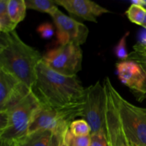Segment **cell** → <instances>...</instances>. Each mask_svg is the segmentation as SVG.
Returning <instances> with one entry per match:
<instances>
[{
  "instance_id": "obj_1",
  "label": "cell",
  "mask_w": 146,
  "mask_h": 146,
  "mask_svg": "<svg viewBox=\"0 0 146 146\" xmlns=\"http://www.w3.org/2000/svg\"><path fill=\"white\" fill-rule=\"evenodd\" d=\"M34 92L42 105L60 111L84 113L86 88L77 76H68L50 68L44 61L36 68Z\"/></svg>"
},
{
  "instance_id": "obj_2",
  "label": "cell",
  "mask_w": 146,
  "mask_h": 146,
  "mask_svg": "<svg viewBox=\"0 0 146 146\" xmlns=\"http://www.w3.org/2000/svg\"><path fill=\"white\" fill-rule=\"evenodd\" d=\"M42 59L39 51L23 41L16 31L1 33L0 68L32 91L36 81V68Z\"/></svg>"
},
{
  "instance_id": "obj_3",
  "label": "cell",
  "mask_w": 146,
  "mask_h": 146,
  "mask_svg": "<svg viewBox=\"0 0 146 146\" xmlns=\"http://www.w3.org/2000/svg\"><path fill=\"white\" fill-rule=\"evenodd\" d=\"M104 81L111 91L123 128L131 143L146 146V108L136 106L125 100L114 88L108 77Z\"/></svg>"
},
{
  "instance_id": "obj_4",
  "label": "cell",
  "mask_w": 146,
  "mask_h": 146,
  "mask_svg": "<svg viewBox=\"0 0 146 146\" xmlns=\"http://www.w3.org/2000/svg\"><path fill=\"white\" fill-rule=\"evenodd\" d=\"M41 104L34 91L18 104L4 112L7 115L5 128L0 131V141L11 143L28 134L30 124Z\"/></svg>"
},
{
  "instance_id": "obj_5",
  "label": "cell",
  "mask_w": 146,
  "mask_h": 146,
  "mask_svg": "<svg viewBox=\"0 0 146 146\" xmlns=\"http://www.w3.org/2000/svg\"><path fill=\"white\" fill-rule=\"evenodd\" d=\"M43 61L56 72L74 76L82 68V50L74 44L60 45L48 51L43 56Z\"/></svg>"
},
{
  "instance_id": "obj_6",
  "label": "cell",
  "mask_w": 146,
  "mask_h": 146,
  "mask_svg": "<svg viewBox=\"0 0 146 146\" xmlns=\"http://www.w3.org/2000/svg\"><path fill=\"white\" fill-rule=\"evenodd\" d=\"M76 117H81V114L76 111H56L41 104L33 118L28 133L48 131L53 133L64 135Z\"/></svg>"
},
{
  "instance_id": "obj_7",
  "label": "cell",
  "mask_w": 146,
  "mask_h": 146,
  "mask_svg": "<svg viewBox=\"0 0 146 146\" xmlns=\"http://www.w3.org/2000/svg\"><path fill=\"white\" fill-rule=\"evenodd\" d=\"M106 95L100 81L86 88V98L82 117L88 122L91 133L106 131Z\"/></svg>"
},
{
  "instance_id": "obj_8",
  "label": "cell",
  "mask_w": 146,
  "mask_h": 146,
  "mask_svg": "<svg viewBox=\"0 0 146 146\" xmlns=\"http://www.w3.org/2000/svg\"><path fill=\"white\" fill-rule=\"evenodd\" d=\"M56 28L57 44H74L81 46L86 41L88 29L85 24L66 15L59 9L51 16Z\"/></svg>"
},
{
  "instance_id": "obj_9",
  "label": "cell",
  "mask_w": 146,
  "mask_h": 146,
  "mask_svg": "<svg viewBox=\"0 0 146 146\" xmlns=\"http://www.w3.org/2000/svg\"><path fill=\"white\" fill-rule=\"evenodd\" d=\"M33 91L11 74L0 68V111H7Z\"/></svg>"
},
{
  "instance_id": "obj_10",
  "label": "cell",
  "mask_w": 146,
  "mask_h": 146,
  "mask_svg": "<svg viewBox=\"0 0 146 146\" xmlns=\"http://www.w3.org/2000/svg\"><path fill=\"white\" fill-rule=\"evenodd\" d=\"M116 72L121 82L131 89L133 95L141 92L145 83V76L139 64L134 61L126 60L117 63Z\"/></svg>"
},
{
  "instance_id": "obj_11",
  "label": "cell",
  "mask_w": 146,
  "mask_h": 146,
  "mask_svg": "<svg viewBox=\"0 0 146 146\" xmlns=\"http://www.w3.org/2000/svg\"><path fill=\"white\" fill-rule=\"evenodd\" d=\"M56 2L70 14L94 23H97V17L110 12L107 9L88 0H56Z\"/></svg>"
},
{
  "instance_id": "obj_12",
  "label": "cell",
  "mask_w": 146,
  "mask_h": 146,
  "mask_svg": "<svg viewBox=\"0 0 146 146\" xmlns=\"http://www.w3.org/2000/svg\"><path fill=\"white\" fill-rule=\"evenodd\" d=\"M52 135L51 131H38L9 143L12 146H49Z\"/></svg>"
},
{
  "instance_id": "obj_13",
  "label": "cell",
  "mask_w": 146,
  "mask_h": 146,
  "mask_svg": "<svg viewBox=\"0 0 146 146\" xmlns=\"http://www.w3.org/2000/svg\"><path fill=\"white\" fill-rule=\"evenodd\" d=\"M25 0H9L8 11L11 21L17 25L25 19L27 14Z\"/></svg>"
},
{
  "instance_id": "obj_14",
  "label": "cell",
  "mask_w": 146,
  "mask_h": 146,
  "mask_svg": "<svg viewBox=\"0 0 146 146\" xmlns=\"http://www.w3.org/2000/svg\"><path fill=\"white\" fill-rule=\"evenodd\" d=\"M27 9L46 13L50 16L58 9L56 0H25Z\"/></svg>"
},
{
  "instance_id": "obj_15",
  "label": "cell",
  "mask_w": 146,
  "mask_h": 146,
  "mask_svg": "<svg viewBox=\"0 0 146 146\" xmlns=\"http://www.w3.org/2000/svg\"><path fill=\"white\" fill-rule=\"evenodd\" d=\"M9 0L0 1V31L1 33H9L15 31L16 25L9 17L8 11Z\"/></svg>"
},
{
  "instance_id": "obj_16",
  "label": "cell",
  "mask_w": 146,
  "mask_h": 146,
  "mask_svg": "<svg viewBox=\"0 0 146 146\" xmlns=\"http://www.w3.org/2000/svg\"><path fill=\"white\" fill-rule=\"evenodd\" d=\"M125 14L131 22L143 26L146 18V9L141 4L133 3L125 11Z\"/></svg>"
},
{
  "instance_id": "obj_17",
  "label": "cell",
  "mask_w": 146,
  "mask_h": 146,
  "mask_svg": "<svg viewBox=\"0 0 146 146\" xmlns=\"http://www.w3.org/2000/svg\"><path fill=\"white\" fill-rule=\"evenodd\" d=\"M63 142L66 146H91V135L76 136L71 133L68 128L63 136Z\"/></svg>"
},
{
  "instance_id": "obj_18",
  "label": "cell",
  "mask_w": 146,
  "mask_h": 146,
  "mask_svg": "<svg viewBox=\"0 0 146 146\" xmlns=\"http://www.w3.org/2000/svg\"><path fill=\"white\" fill-rule=\"evenodd\" d=\"M69 131L76 136H88L91 134V128L85 119L73 121L69 125Z\"/></svg>"
},
{
  "instance_id": "obj_19",
  "label": "cell",
  "mask_w": 146,
  "mask_h": 146,
  "mask_svg": "<svg viewBox=\"0 0 146 146\" xmlns=\"http://www.w3.org/2000/svg\"><path fill=\"white\" fill-rule=\"evenodd\" d=\"M128 60H131V61H134L138 63L140 65V66L141 67V68H142L144 74L145 76V83L143 86V88L142 91H141V92L140 94L135 96L136 99H138V101H141L146 98V58L141 56L137 54L135 52L133 51L131 54H130L128 55Z\"/></svg>"
},
{
  "instance_id": "obj_20",
  "label": "cell",
  "mask_w": 146,
  "mask_h": 146,
  "mask_svg": "<svg viewBox=\"0 0 146 146\" xmlns=\"http://www.w3.org/2000/svg\"><path fill=\"white\" fill-rule=\"evenodd\" d=\"M129 34V31H127L126 33H125L124 35L119 40L117 45L115 46V48H114L115 56H116L117 58H119L121 61H126V60H128L129 54H128L126 48V39Z\"/></svg>"
},
{
  "instance_id": "obj_21",
  "label": "cell",
  "mask_w": 146,
  "mask_h": 146,
  "mask_svg": "<svg viewBox=\"0 0 146 146\" xmlns=\"http://www.w3.org/2000/svg\"><path fill=\"white\" fill-rule=\"evenodd\" d=\"M91 146H109L106 131L91 133Z\"/></svg>"
},
{
  "instance_id": "obj_22",
  "label": "cell",
  "mask_w": 146,
  "mask_h": 146,
  "mask_svg": "<svg viewBox=\"0 0 146 146\" xmlns=\"http://www.w3.org/2000/svg\"><path fill=\"white\" fill-rule=\"evenodd\" d=\"M37 32L44 39L51 38L54 34V27L49 23H44L37 28Z\"/></svg>"
},
{
  "instance_id": "obj_23",
  "label": "cell",
  "mask_w": 146,
  "mask_h": 146,
  "mask_svg": "<svg viewBox=\"0 0 146 146\" xmlns=\"http://www.w3.org/2000/svg\"><path fill=\"white\" fill-rule=\"evenodd\" d=\"M133 49L134 52L146 58V45L142 44H137L133 46Z\"/></svg>"
},
{
  "instance_id": "obj_24",
  "label": "cell",
  "mask_w": 146,
  "mask_h": 146,
  "mask_svg": "<svg viewBox=\"0 0 146 146\" xmlns=\"http://www.w3.org/2000/svg\"><path fill=\"white\" fill-rule=\"evenodd\" d=\"M63 136H64V135H61V134H57V133H53L49 146L61 145V141H62Z\"/></svg>"
},
{
  "instance_id": "obj_25",
  "label": "cell",
  "mask_w": 146,
  "mask_h": 146,
  "mask_svg": "<svg viewBox=\"0 0 146 146\" xmlns=\"http://www.w3.org/2000/svg\"><path fill=\"white\" fill-rule=\"evenodd\" d=\"M141 44H144V45H146V33H145V34H144L143 36V37H142V43H141Z\"/></svg>"
},
{
  "instance_id": "obj_26",
  "label": "cell",
  "mask_w": 146,
  "mask_h": 146,
  "mask_svg": "<svg viewBox=\"0 0 146 146\" xmlns=\"http://www.w3.org/2000/svg\"><path fill=\"white\" fill-rule=\"evenodd\" d=\"M1 146H12L10 143L7 142H4V141H1Z\"/></svg>"
},
{
  "instance_id": "obj_27",
  "label": "cell",
  "mask_w": 146,
  "mask_h": 146,
  "mask_svg": "<svg viewBox=\"0 0 146 146\" xmlns=\"http://www.w3.org/2000/svg\"><path fill=\"white\" fill-rule=\"evenodd\" d=\"M141 5L143 6L146 9V1H141Z\"/></svg>"
},
{
  "instance_id": "obj_28",
  "label": "cell",
  "mask_w": 146,
  "mask_h": 146,
  "mask_svg": "<svg viewBox=\"0 0 146 146\" xmlns=\"http://www.w3.org/2000/svg\"><path fill=\"white\" fill-rule=\"evenodd\" d=\"M143 27H145V28L146 29V18H145V21H144L143 24Z\"/></svg>"
},
{
  "instance_id": "obj_29",
  "label": "cell",
  "mask_w": 146,
  "mask_h": 146,
  "mask_svg": "<svg viewBox=\"0 0 146 146\" xmlns=\"http://www.w3.org/2000/svg\"><path fill=\"white\" fill-rule=\"evenodd\" d=\"M60 146H66L65 144H64V142H63V138H62V141H61V145Z\"/></svg>"
},
{
  "instance_id": "obj_30",
  "label": "cell",
  "mask_w": 146,
  "mask_h": 146,
  "mask_svg": "<svg viewBox=\"0 0 146 146\" xmlns=\"http://www.w3.org/2000/svg\"><path fill=\"white\" fill-rule=\"evenodd\" d=\"M131 145H132V146H136V145H132V144H131Z\"/></svg>"
}]
</instances>
